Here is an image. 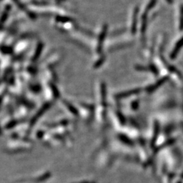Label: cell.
Returning <instances> with one entry per match:
<instances>
[{"mask_svg": "<svg viewBox=\"0 0 183 183\" xmlns=\"http://www.w3.org/2000/svg\"><path fill=\"white\" fill-rule=\"evenodd\" d=\"M183 46V39L182 40L180 41V42H178V44H177V46H176V48H174V52H173V53H172V57H174V56H176V54L178 53V50L180 49V48H181Z\"/></svg>", "mask_w": 183, "mask_h": 183, "instance_id": "6da1fadb", "label": "cell"}]
</instances>
